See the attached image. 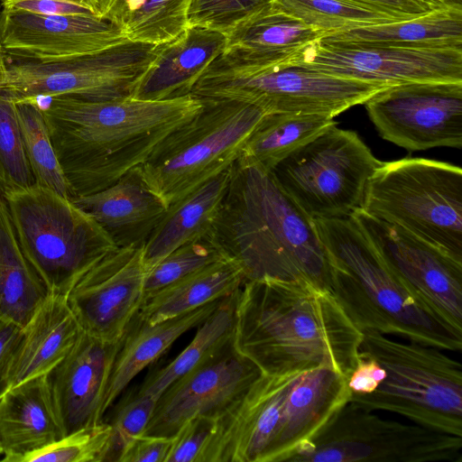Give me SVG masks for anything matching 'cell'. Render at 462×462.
<instances>
[{"label": "cell", "instance_id": "1", "mask_svg": "<svg viewBox=\"0 0 462 462\" xmlns=\"http://www.w3.org/2000/svg\"><path fill=\"white\" fill-rule=\"evenodd\" d=\"M34 101L75 197L102 190L143 164L203 106L192 94L158 101L133 97L90 101L69 96Z\"/></svg>", "mask_w": 462, "mask_h": 462}, {"label": "cell", "instance_id": "2", "mask_svg": "<svg viewBox=\"0 0 462 462\" xmlns=\"http://www.w3.org/2000/svg\"><path fill=\"white\" fill-rule=\"evenodd\" d=\"M362 337L328 291L273 279L245 281L238 290L235 346L262 374L328 367L347 378Z\"/></svg>", "mask_w": 462, "mask_h": 462}, {"label": "cell", "instance_id": "3", "mask_svg": "<svg viewBox=\"0 0 462 462\" xmlns=\"http://www.w3.org/2000/svg\"><path fill=\"white\" fill-rule=\"evenodd\" d=\"M211 240L241 268L245 281L273 279L329 291V265L315 219L271 172L238 159Z\"/></svg>", "mask_w": 462, "mask_h": 462}, {"label": "cell", "instance_id": "4", "mask_svg": "<svg viewBox=\"0 0 462 462\" xmlns=\"http://www.w3.org/2000/svg\"><path fill=\"white\" fill-rule=\"evenodd\" d=\"M329 265V291L361 330L461 351L462 332L437 317L389 267L350 217L315 218Z\"/></svg>", "mask_w": 462, "mask_h": 462}, {"label": "cell", "instance_id": "5", "mask_svg": "<svg viewBox=\"0 0 462 462\" xmlns=\"http://www.w3.org/2000/svg\"><path fill=\"white\" fill-rule=\"evenodd\" d=\"M359 354L385 370L378 387L348 402L399 414L420 426L462 437V366L440 348L363 330Z\"/></svg>", "mask_w": 462, "mask_h": 462}, {"label": "cell", "instance_id": "6", "mask_svg": "<svg viewBox=\"0 0 462 462\" xmlns=\"http://www.w3.org/2000/svg\"><path fill=\"white\" fill-rule=\"evenodd\" d=\"M23 254L49 292L66 295L92 264L117 248L71 199L37 184L2 196Z\"/></svg>", "mask_w": 462, "mask_h": 462}, {"label": "cell", "instance_id": "7", "mask_svg": "<svg viewBox=\"0 0 462 462\" xmlns=\"http://www.w3.org/2000/svg\"><path fill=\"white\" fill-rule=\"evenodd\" d=\"M360 208L462 260L460 167L423 158L383 162Z\"/></svg>", "mask_w": 462, "mask_h": 462}, {"label": "cell", "instance_id": "8", "mask_svg": "<svg viewBox=\"0 0 462 462\" xmlns=\"http://www.w3.org/2000/svg\"><path fill=\"white\" fill-rule=\"evenodd\" d=\"M201 100L200 111L168 135L138 166L147 186L167 208L232 166L266 115L246 103Z\"/></svg>", "mask_w": 462, "mask_h": 462}, {"label": "cell", "instance_id": "9", "mask_svg": "<svg viewBox=\"0 0 462 462\" xmlns=\"http://www.w3.org/2000/svg\"><path fill=\"white\" fill-rule=\"evenodd\" d=\"M390 87L335 76L293 64L252 67L222 54L215 59L194 86L200 99L230 100L276 112L336 116L364 104Z\"/></svg>", "mask_w": 462, "mask_h": 462}, {"label": "cell", "instance_id": "10", "mask_svg": "<svg viewBox=\"0 0 462 462\" xmlns=\"http://www.w3.org/2000/svg\"><path fill=\"white\" fill-rule=\"evenodd\" d=\"M382 163L356 132L335 125L270 172L314 219L348 217L361 208L366 184Z\"/></svg>", "mask_w": 462, "mask_h": 462}, {"label": "cell", "instance_id": "11", "mask_svg": "<svg viewBox=\"0 0 462 462\" xmlns=\"http://www.w3.org/2000/svg\"><path fill=\"white\" fill-rule=\"evenodd\" d=\"M462 437L346 402L288 462H460Z\"/></svg>", "mask_w": 462, "mask_h": 462}, {"label": "cell", "instance_id": "12", "mask_svg": "<svg viewBox=\"0 0 462 462\" xmlns=\"http://www.w3.org/2000/svg\"><path fill=\"white\" fill-rule=\"evenodd\" d=\"M159 44L127 38L89 54L59 61L7 60L0 94L14 101L69 96L90 101L133 97Z\"/></svg>", "mask_w": 462, "mask_h": 462}, {"label": "cell", "instance_id": "13", "mask_svg": "<svg viewBox=\"0 0 462 462\" xmlns=\"http://www.w3.org/2000/svg\"><path fill=\"white\" fill-rule=\"evenodd\" d=\"M364 105L380 135L408 151L462 147V81L393 85Z\"/></svg>", "mask_w": 462, "mask_h": 462}, {"label": "cell", "instance_id": "14", "mask_svg": "<svg viewBox=\"0 0 462 462\" xmlns=\"http://www.w3.org/2000/svg\"><path fill=\"white\" fill-rule=\"evenodd\" d=\"M284 64L386 86L462 81V48L333 43L320 39L298 51Z\"/></svg>", "mask_w": 462, "mask_h": 462}, {"label": "cell", "instance_id": "15", "mask_svg": "<svg viewBox=\"0 0 462 462\" xmlns=\"http://www.w3.org/2000/svg\"><path fill=\"white\" fill-rule=\"evenodd\" d=\"M348 217L404 284L442 321L462 332V260L361 208Z\"/></svg>", "mask_w": 462, "mask_h": 462}, {"label": "cell", "instance_id": "16", "mask_svg": "<svg viewBox=\"0 0 462 462\" xmlns=\"http://www.w3.org/2000/svg\"><path fill=\"white\" fill-rule=\"evenodd\" d=\"M143 245L117 247L71 285L65 296L83 332L108 342L123 338L143 302Z\"/></svg>", "mask_w": 462, "mask_h": 462}, {"label": "cell", "instance_id": "17", "mask_svg": "<svg viewBox=\"0 0 462 462\" xmlns=\"http://www.w3.org/2000/svg\"><path fill=\"white\" fill-rule=\"evenodd\" d=\"M261 374L231 340L161 394L144 434L172 438L196 416L217 419Z\"/></svg>", "mask_w": 462, "mask_h": 462}, {"label": "cell", "instance_id": "18", "mask_svg": "<svg viewBox=\"0 0 462 462\" xmlns=\"http://www.w3.org/2000/svg\"><path fill=\"white\" fill-rule=\"evenodd\" d=\"M0 34L11 60L50 62L98 51L126 37L97 16L46 15L2 6Z\"/></svg>", "mask_w": 462, "mask_h": 462}, {"label": "cell", "instance_id": "19", "mask_svg": "<svg viewBox=\"0 0 462 462\" xmlns=\"http://www.w3.org/2000/svg\"><path fill=\"white\" fill-rule=\"evenodd\" d=\"M300 373L262 374L217 419L200 462H261L279 429L290 386Z\"/></svg>", "mask_w": 462, "mask_h": 462}, {"label": "cell", "instance_id": "20", "mask_svg": "<svg viewBox=\"0 0 462 462\" xmlns=\"http://www.w3.org/2000/svg\"><path fill=\"white\" fill-rule=\"evenodd\" d=\"M121 342L81 330L70 351L47 374L65 435L104 420V398Z\"/></svg>", "mask_w": 462, "mask_h": 462}, {"label": "cell", "instance_id": "21", "mask_svg": "<svg viewBox=\"0 0 462 462\" xmlns=\"http://www.w3.org/2000/svg\"><path fill=\"white\" fill-rule=\"evenodd\" d=\"M346 377L328 367L300 373L288 391L274 439L261 462L288 461L348 402Z\"/></svg>", "mask_w": 462, "mask_h": 462}, {"label": "cell", "instance_id": "22", "mask_svg": "<svg viewBox=\"0 0 462 462\" xmlns=\"http://www.w3.org/2000/svg\"><path fill=\"white\" fill-rule=\"evenodd\" d=\"M65 436L48 374L11 387L0 398V457L23 462Z\"/></svg>", "mask_w": 462, "mask_h": 462}, {"label": "cell", "instance_id": "23", "mask_svg": "<svg viewBox=\"0 0 462 462\" xmlns=\"http://www.w3.org/2000/svg\"><path fill=\"white\" fill-rule=\"evenodd\" d=\"M71 199L103 227L117 247L144 244L167 210L143 180L138 166L104 189Z\"/></svg>", "mask_w": 462, "mask_h": 462}, {"label": "cell", "instance_id": "24", "mask_svg": "<svg viewBox=\"0 0 462 462\" xmlns=\"http://www.w3.org/2000/svg\"><path fill=\"white\" fill-rule=\"evenodd\" d=\"M225 34L198 26L187 27L159 44V52L140 80L133 97L165 100L191 94L209 64L224 51Z\"/></svg>", "mask_w": 462, "mask_h": 462}, {"label": "cell", "instance_id": "25", "mask_svg": "<svg viewBox=\"0 0 462 462\" xmlns=\"http://www.w3.org/2000/svg\"><path fill=\"white\" fill-rule=\"evenodd\" d=\"M326 35L271 3L225 34L221 54L247 66H278Z\"/></svg>", "mask_w": 462, "mask_h": 462}, {"label": "cell", "instance_id": "26", "mask_svg": "<svg viewBox=\"0 0 462 462\" xmlns=\"http://www.w3.org/2000/svg\"><path fill=\"white\" fill-rule=\"evenodd\" d=\"M80 332L66 296L49 292L23 328L11 387L48 374L70 351Z\"/></svg>", "mask_w": 462, "mask_h": 462}, {"label": "cell", "instance_id": "27", "mask_svg": "<svg viewBox=\"0 0 462 462\" xmlns=\"http://www.w3.org/2000/svg\"><path fill=\"white\" fill-rule=\"evenodd\" d=\"M231 167L167 208L143 245V263L146 273L179 246L209 236L226 191Z\"/></svg>", "mask_w": 462, "mask_h": 462}, {"label": "cell", "instance_id": "28", "mask_svg": "<svg viewBox=\"0 0 462 462\" xmlns=\"http://www.w3.org/2000/svg\"><path fill=\"white\" fill-rule=\"evenodd\" d=\"M221 300L153 324L135 316L122 338L112 367L104 398V415L142 370L158 359L180 336L205 321Z\"/></svg>", "mask_w": 462, "mask_h": 462}, {"label": "cell", "instance_id": "29", "mask_svg": "<svg viewBox=\"0 0 462 462\" xmlns=\"http://www.w3.org/2000/svg\"><path fill=\"white\" fill-rule=\"evenodd\" d=\"M322 41L397 47L462 48V7H447L419 17L351 28Z\"/></svg>", "mask_w": 462, "mask_h": 462}, {"label": "cell", "instance_id": "30", "mask_svg": "<svg viewBox=\"0 0 462 462\" xmlns=\"http://www.w3.org/2000/svg\"><path fill=\"white\" fill-rule=\"evenodd\" d=\"M244 282L238 264L225 257L152 295L136 317L149 324L171 319L235 293Z\"/></svg>", "mask_w": 462, "mask_h": 462}, {"label": "cell", "instance_id": "31", "mask_svg": "<svg viewBox=\"0 0 462 462\" xmlns=\"http://www.w3.org/2000/svg\"><path fill=\"white\" fill-rule=\"evenodd\" d=\"M48 293L21 250L0 196V319L23 328Z\"/></svg>", "mask_w": 462, "mask_h": 462}, {"label": "cell", "instance_id": "32", "mask_svg": "<svg viewBox=\"0 0 462 462\" xmlns=\"http://www.w3.org/2000/svg\"><path fill=\"white\" fill-rule=\"evenodd\" d=\"M335 125L334 116L328 115L266 114L246 140L238 160L270 172L293 151Z\"/></svg>", "mask_w": 462, "mask_h": 462}, {"label": "cell", "instance_id": "33", "mask_svg": "<svg viewBox=\"0 0 462 462\" xmlns=\"http://www.w3.org/2000/svg\"><path fill=\"white\" fill-rule=\"evenodd\" d=\"M237 291L221 300L199 326L192 341L169 364L152 371L134 392L138 395L161 394L235 338Z\"/></svg>", "mask_w": 462, "mask_h": 462}, {"label": "cell", "instance_id": "34", "mask_svg": "<svg viewBox=\"0 0 462 462\" xmlns=\"http://www.w3.org/2000/svg\"><path fill=\"white\" fill-rule=\"evenodd\" d=\"M272 4L327 35L351 28L407 20L364 0H272Z\"/></svg>", "mask_w": 462, "mask_h": 462}, {"label": "cell", "instance_id": "35", "mask_svg": "<svg viewBox=\"0 0 462 462\" xmlns=\"http://www.w3.org/2000/svg\"><path fill=\"white\" fill-rule=\"evenodd\" d=\"M15 106L25 154L35 184L49 188L66 198H74L40 106L34 100L16 101Z\"/></svg>", "mask_w": 462, "mask_h": 462}, {"label": "cell", "instance_id": "36", "mask_svg": "<svg viewBox=\"0 0 462 462\" xmlns=\"http://www.w3.org/2000/svg\"><path fill=\"white\" fill-rule=\"evenodd\" d=\"M225 258L210 236L186 243L168 254L145 274L143 301L163 288Z\"/></svg>", "mask_w": 462, "mask_h": 462}, {"label": "cell", "instance_id": "37", "mask_svg": "<svg viewBox=\"0 0 462 462\" xmlns=\"http://www.w3.org/2000/svg\"><path fill=\"white\" fill-rule=\"evenodd\" d=\"M34 184L15 102L0 94V196Z\"/></svg>", "mask_w": 462, "mask_h": 462}, {"label": "cell", "instance_id": "38", "mask_svg": "<svg viewBox=\"0 0 462 462\" xmlns=\"http://www.w3.org/2000/svg\"><path fill=\"white\" fill-rule=\"evenodd\" d=\"M190 0H144L124 30L132 41L162 44L187 28Z\"/></svg>", "mask_w": 462, "mask_h": 462}, {"label": "cell", "instance_id": "39", "mask_svg": "<svg viewBox=\"0 0 462 462\" xmlns=\"http://www.w3.org/2000/svg\"><path fill=\"white\" fill-rule=\"evenodd\" d=\"M112 427L107 421L65 435L51 446L27 456L23 462H104L111 447Z\"/></svg>", "mask_w": 462, "mask_h": 462}, {"label": "cell", "instance_id": "40", "mask_svg": "<svg viewBox=\"0 0 462 462\" xmlns=\"http://www.w3.org/2000/svg\"><path fill=\"white\" fill-rule=\"evenodd\" d=\"M271 3L272 0H190L187 27L198 26L226 34Z\"/></svg>", "mask_w": 462, "mask_h": 462}, {"label": "cell", "instance_id": "41", "mask_svg": "<svg viewBox=\"0 0 462 462\" xmlns=\"http://www.w3.org/2000/svg\"><path fill=\"white\" fill-rule=\"evenodd\" d=\"M156 398L134 393L117 407L112 420V439L107 462L117 461L125 448L135 438L144 434L153 415Z\"/></svg>", "mask_w": 462, "mask_h": 462}, {"label": "cell", "instance_id": "42", "mask_svg": "<svg viewBox=\"0 0 462 462\" xmlns=\"http://www.w3.org/2000/svg\"><path fill=\"white\" fill-rule=\"evenodd\" d=\"M216 421V418L204 415L188 420L172 437L165 462H200Z\"/></svg>", "mask_w": 462, "mask_h": 462}, {"label": "cell", "instance_id": "43", "mask_svg": "<svg viewBox=\"0 0 462 462\" xmlns=\"http://www.w3.org/2000/svg\"><path fill=\"white\" fill-rule=\"evenodd\" d=\"M2 6L46 15L96 16L82 0H3Z\"/></svg>", "mask_w": 462, "mask_h": 462}, {"label": "cell", "instance_id": "44", "mask_svg": "<svg viewBox=\"0 0 462 462\" xmlns=\"http://www.w3.org/2000/svg\"><path fill=\"white\" fill-rule=\"evenodd\" d=\"M172 438L142 435L123 450L118 462H165Z\"/></svg>", "mask_w": 462, "mask_h": 462}, {"label": "cell", "instance_id": "45", "mask_svg": "<svg viewBox=\"0 0 462 462\" xmlns=\"http://www.w3.org/2000/svg\"><path fill=\"white\" fill-rule=\"evenodd\" d=\"M23 328L0 319V398L11 388V374Z\"/></svg>", "mask_w": 462, "mask_h": 462}, {"label": "cell", "instance_id": "46", "mask_svg": "<svg viewBox=\"0 0 462 462\" xmlns=\"http://www.w3.org/2000/svg\"><path fill=\"white\" fill-rule=\"evenodd\" d=\"M385 377V370L374 358L359 354V360L346 378L351 395H365L373 393Z\"/></svg>", "mask_w": 462, "mask_h": 462}, {"label": "cell", "instance_id": "47", "mask_svg": "<svg viewBox=\"0 0 462 462\" xmlns=\"http://www.w3.org/2000/svg\"><path fill=\"white\" fill-rule=\"evenodd\" d=\"M386 9L403 19H411L426 14L441 7L430 0H364Z\"/></svg>", "mask_w": 462, "mask_h": 462}, {"label": "cell", "instance_id": "48", "mask_svg": "<svg viewBox=\"0 0 462 462\" xmlns=\"http://www.w3.org/2000/svg\"><path fill=\"white\" fill-rule=\"evenodd\" d=\"M98 18L108 20L124 31L123 3L124 0H83Z\"/></svg>", "mask_w": 462, "mask_h": 462}, {"label": "cell", "instance_id": "49", "mask_svg": "<svg viewBox=\"0 0 462 462\" xmlns=\"http://www.w3.org/2000/svg\"><path fill=\"white\" fill-rule=\"evenodd\" d=\"M2 10V2L0 1V14ZM6 65H7V60L6 56L5 54L2 41H1V34H0V84L4 79L5 70H6Z\"/></svg>", "mask_w": 462, "mask_h": 462}, {"label": "cell", "instance_id": "50", "mask_svg": "<svg viewBox=\"0 0 462 462\" xmlns=\"http://www.w3.org/2000/svg\"><path fill=\"white\" fill-rule=\"evenodd\" d=\"M0 1L2 2L3 0H0Z\"/></svg>", "mask_w": 462, "mask_h": 462}, {"label": "cell", "instance_id": "51", "mask_svg": "<svg viewBox=\"0 0 462 462\" xmlns=\"http://www.w3.org/2000/svg\"><path fill=\"white\" fill-rule=\"evenodd\" d=\"M83 1V0H82ZM84 2V1H83Z\"/></svg>", "mask_w": 462, "mask_h": 462}]
</instances>
